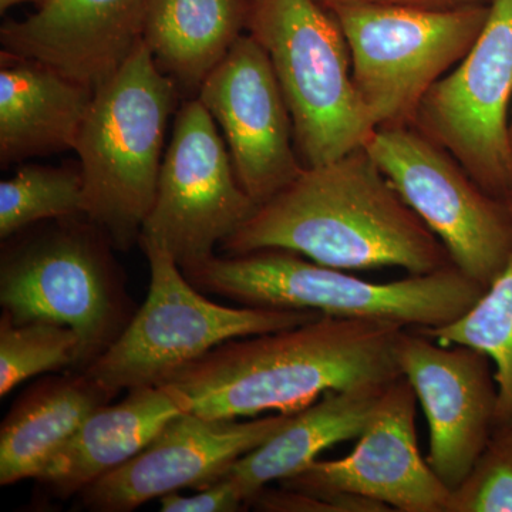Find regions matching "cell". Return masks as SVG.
Returning <instances> with one entry per match:
<instances>
[{"instance_id": "cell-1", "label": "cell", "mask_w": 512, "mask_h": 512, "mask_svg": "<svg viewBox=\"0 0 512 512\" xmlns=\"http://www.w3.org/2000/svg\"><path fill=\"white\" fill-rule=\"evenodd\" d=\"M221 248L227 255L286 249L345 271L394 266L423 275L454 265L365 147L303 168Z\"/></svg>"}, {"instance_id": "cell-2", "label": "cell", "mask_w": 512, "mask_h": 512, "mask_svg": "<svg viewBox=\"0 0 512 512\" xmlns=\"http://www.w3.org/2000/svg\"><path fill=\"white\" fill-rule=\"evenodd\" d=\"M404 326L387 320L320 318L228 340L167 383L205 419L292 414L330 390L402 377L396 345Z\"/></svg>"}, {"instance_id": "cell-3", "label": "cell", "mask_w": 512, "mask_h": 512, "mask_svg": "<svg viewBox=\"0 0 512 512\" xmlns=\"http://www.w3.org/2000/svg\"><path fill=\"white\" fill-rule=\"evenodd\" d=\"M201 292L254 308L298 309L333 318L387 320L404 328H440L483 296V285L456 265L373 284L286 249L214 255L183 269Z\"/></svg>"}, {"instance_id": "cell-4", "label": "cell", "mask_w": 512, "mask_h": 512, "mask_svg": "<svg viewBox=\"0 0 512 512\" xmlns=\"http://www.w3.org/2000/svg\"><path fill=\"white\" fill-rule=\"evenodd\" d=\"M177 103L178 84L157 66L144 40L94 90L74 150L82 164L84 217L116 248L128 249L140 239Z\"/></svg>"}, {"instance_id": "cell-5", "label": "cell", "mask_w": 512, "mask_h": 512, "mask_svg": "<svg viewBox=\"0 0 512 512\" xmlns=\"http://www.w3.org/2000/svg\"><path fill=\"white\" fill-rule=\"evenodd\" d=\"M248 29L271 60L305 167L365 147L376 121L357 92L345 33L318 0H252Z\"/></svg>"}, {"instance_id": "cell-6", "label": "cell", "mask_w": 512, "mask_h": 512, "mask_svg": "<svg viewBox=\"0 0 512 512\" xmlns=\"http://www.w3.org/2000/svg\"><path fill=\"white\" fill-rule=\"evenodd\" d=\"M150 266L146 302L106 352L84 369L111 397L160 386L228 340L303 325L322 316L298 309L212 302L191 284L173 255L153 239H138Z\"/></svg>"}, {"instance_id": "cell-7", "label": "cell", "mask_w": 512, "mask_h": 512, "mask_svg": "<svg viewBox=\"0 0 512 512\" xmlns=\"http://www.w3.org/2000/svg\"><path fill=\"white\" fill-rule=\"evenodd\" d=\"M77 217L3 255L0 305L15 322L49 320L80 339L79 370L119 338L134 313L106 237Z\"/></svg>"}, {"instance_id": "cell-8", "label": "cell", "mask_w": 512, "mask_h": 512, "mask_svg": "<svg viewBox=\"0 0 512 512\" xmlns=\"http://www.w3.org/2000/svg\"><path fill=\"white\" fill-rule=\"evenodd\" d=\"M329 10L348 40L357 92L379 128L412 126L431 86L476 43L490 5L427 10L355 3Z\"/></svg>"}, {"instance_id": "cell-9", "label": "cell", "mask_w": 512, "mask_h": 512, "mask_svg": "<svg viewBox=\"0 0 512 512\" xmlns=\"http://www.w3.org/2000/svg\"><path fill=\"white\" fill-rule=\"evenodd\" d=\"M365 148L451 262L485 289L493 284L512 255V214L505 202L414 126L376 128Z\"/></svg>"}, {"instance_id": "cell-10", "label": "cell", "mask_w": 512, "mask_h": 512, "mask_svg": "<svg viewBox=\"0 0 512 512\" xmlns=\"http://www.w3.org/2000/svg\"><path fill=\"white\" fill-rule=\"evenodd\" d=\"M512 0H491L476 43L431 86L412 126L447 150L488 194H512Z\"/></svg>"}, {"instance_id": "cell-11", "label": "cell", "mask_w": 512, "mask_h": 512, "mask_svg": "<svg viewBox=\"0 0 512 512\" xmlns=\"http://www.w3.org/2000/svg\"><path fill=\"white\" fill-rule=\"evenodd\" d=\"M258 204L239 184L231 156L200 99L177 113L156 198L140 237L167 249L181 269L214 256Z\"/></svg>"}, {"instance_id": "cell-12", "label": "cell", "mask_w": 512, "mask_h": 512, "mask_svg": "<svg viewBox=\"0 0 512 512\" xmlns=\"http://www.w3.org/2000/svg\"><path fill=\"white\" fill-rule=\"evenodd\" d=\"M198 99L221 127L239 184L256 204L302 173L284 94L254 37H239L201 84Z\"/></svg>"}, {"instance_id": "cell-13", "label": "cell", "mask_w": 512, "mask_h": 512, "mask_svg": "<svg viewBox=\"0 0 512 512\" xmlns=\"http://www.w3.org/2000/svg\"><path fill=\"white\" fill-rule=\"evenodd\" d=\"M292 414L248 421L178 414L137 456L84 488L80 493L83 507L130 512L184 488L210 487L239 458L284 429Z\"/></svg>"}, {"instance_id": "cell-14", "label": "cell", "mask_w": 512, "mask_h": 512, "mask_svg": "<svg viewBox=\"0 0 512 512\" xmlns=\"http://www.w3.org/2000/svg\"><path fill=\"white\" fill-rule=\"evenodd\" d=\"M396 359L429 421L427 463L454 490L494 431L498 390L490 357L466 345H436L406 328L397 339Z\"/></svg>"}, {"instance_id": "cell-15", "label": "cell", "mask_w": 512, "mask_h": 512, "mask_svg": "<svg viewBox=\"0 0 512 512\" xmlns=\"http://www.w3.org/2000/svg\"><path fill=\"white\" fill-rule=\"evenodd\" d=\"M417 396L404 377L384 389L372 419L348 457L315 460L282 487L302 493L363 495L393 511L446 512L451 490L421 457Z\"/></svg>"}, {"instance_id": "cell-16", "label": "cell", "mask_w": 512, "mask_h": 512, "mask_svg": "<svg viewBox=\"0 0 512 512\" xmlns=\"http://www.w3.org/2000/svg\"><path fill=\"white\" fill-rule=\"evenodd\" d=\"M148 0H45L0 30L3 52L96 90L143 40Z\"/></svg>"}, {"instance_id": "cell-17", "label": "cell", "mask_w": 512, "mask_h": 512, "mask_svg": "<svg viewBox=\"0 0 512 512\" xmlns=\"http://www.w3.org/2000/svg\"><path fill=\"white\" fill-rule=\"evenodd\" d=\"M187 412V399L173 384L128 390L121 402L97 407L50 458L36 481L63 500L80 494L137 456L168 421Z\"/></svg>"}, {"instance_id": "cell-18", "label": "cell", "mask_w": 512, "mask_h": 512, "mask_svg": "<svg viewBox=\"0 0 512 512\" xmlns=\"http://www.w3.org/2000/svg\"><path fill=\"white\" fill-rule=\"evenodd\" d=\"M2 163L76 147L94 90L45 64L2 52Z\"/></svg>"}, {"instance_id": "cell-19", "label": "cell", "mask_w": 512, "mask_h": 512, "mask_svg": "<svg viewBox=\"0 0 512 512\" xmlns=\"http://www.w3.org/2000/svg\"><path fill=\"white\" fill-rule=\"evenodd\" d=\"M389 384L330 390L293 413L284 429L239 458L221 480L228 481L248 504L269 483H281L318 460L326 448L357 439Z\"/></svg>"}, {"instance_id": "cell-20", "label": "cell", "mask_w": 512, "mask_h": 512, "mask_svg": "<svg viewBox=\"0 0 512 512\" xmlns=\"http://www.w3.org/2000/svg\"><path fill=\"white\" fill-rule=\"evenodd\" d=\"M111 399L84 370L33 383L0 426V485L36 480L83 421Z\"/></svg>"}, {"instance_id": "cell-21", "label": "cell", "mask_w": 512, "mask_h": 512, "mask_svg": "<svg viewBox=\"0 0 512 512\" xmlns=\"http://www.w3.org/2000/svg\"><path fill=\"white\" fill-rule=\"evenodd\" d=\"M252 0H148L143 40L178 87L200 90L248 28Z\"/></svg>"}, {"instance_id": "cell-22", "label": "cell", "mask_w": 512, "mask_h": 512, "mask_svg": "<svg viewBox=\"0 0 512 512\" xmlns=\"http://www.w3.org/2000/svg\"><path fill=\"white\" fill-rule=\"evenodd\" d=\"M416 330L443 345L470 346L490 357L498 390L495 426L512 423V255L470 311L440 328Z\"/></svg>"}, {"instance_id": "cell-23", "label": "cell", "mask_w": 512, "mask_h": 512, "mask_svg": "<svg viewBox=\"0 0 512 512\" xmlns=\"http://www.w3.org/2000/svg\"><path fill=\"white\" fill-rule=\"evenodd\" d=\"M84 215L83 177L69 168L26 165L0 184V237L46 220Z\"/></svg>"}, {"instance_id": "cell-24", "label": "cell", "mask_w": 512, "mask_h": 512, "mask_svg": "<svg viewBox=\"0 0 512 512\" xmlns=\"http://www.w3.org/2000/svg\"><path fill=\"white\" fill-rule=\"evenodd\" d=\"M80 366V339L69 326L49 320L15 322L0 316V397L32 377Z\"/></svg>"}, {"instance_id": "cell-25", "label": "cell", "mask_w": 512, "mask_h": 512, "mask_svg": "<svg viewBox=\"0 0 512 512\" xmlns=\"http://www.w3.org/2000/svg\"><path fill=\"white\" fill-rule=\"evenodd\" d=\"M446 512H512V423L497 424Z\"/></svg>"}, {"instance_id": "cell-26", "label": "cell", "mask_w": 512, "mask_h": 512, "mask_svg": "<svg viewBox=\"0 0 512 512\" xmlns=\"http://www.w3.org/2000/svg\"><path fill=\"white\" fill-rule=\"evenodd\" d=\"M258 510L276 512H382L393 511L389 505L363 495L336 493L316 495L302 491L264 490L249 501Z\"/></svg>"}, {"instance_id": "cell-27", "label": "cell", "mask_w": 512, "mask_h": 512, "mask_svg": "<svg viewBox=\"0 0 512 512\" xmlns=\"http://www.w3.org/2000/svg\"><path fill=\"white\" fill-rule=\"evenodd\" d=\"M244 505L237 490L225 480L201 488L197 494L188 497L170 493L160 498V511L163 512H234Z\"/></svg>"}, {"instance_id": "cell-28", "label": "cell", "mask_w": 512, "mask_h": 512, "mask_svg": "<svg viewBox=\"0 0 512 512\" xmlns=\"http://www.w3.org/2000/svg\"><path fill=\"white\" fill-rule=\"evenodd\" d=\"M326 9L355 3H379V5L407 6V8L427 10H453L470 6H488L491 0H318Z\"/></svg>"}, {"instance_id": "cell-29", "label": "cell", "mask_w": 512, "mask_h": 512, "mask_svg": "<svg viewBox=\"0 0 512 512\" xmlns=\"http://www.w3.org/2000/svg\"><path fill=\"white\" fill-rule=\"evenodd\" d=\"M35 2L42 5L45 0H0V12L5 13L12 6L20 5V3Z\"/></svg>"}, {"instance_id": "cell-30", "label": "cell", "mask_w": 512, "mask_h": 512, "mask_svg": "<svg viewBox=\"0 0 512 512\" xmlns=\"http://www.w3.org/2000/svg\"><path fill=\"white\" fill-rule=\"evenodd\" d=\"M504 202H505V205H507L508 210H510V212L512 214V194L508 195V197L505 198Z\"/></svg>"}, {"instance_id": "cell-31", "label": "cell", "mask_w": 512, "mask_h": 512, "mask_svg": "<svg viewBox=\"0 0 512 512\" xmlns=\"http://www.w3.org/2000/svg\"><path fill=\"white\" fill-rule=\"evenodd\" d=\"M510 143L512 148V109H511V116H510Z\"/></svg>"}]
</instances>
